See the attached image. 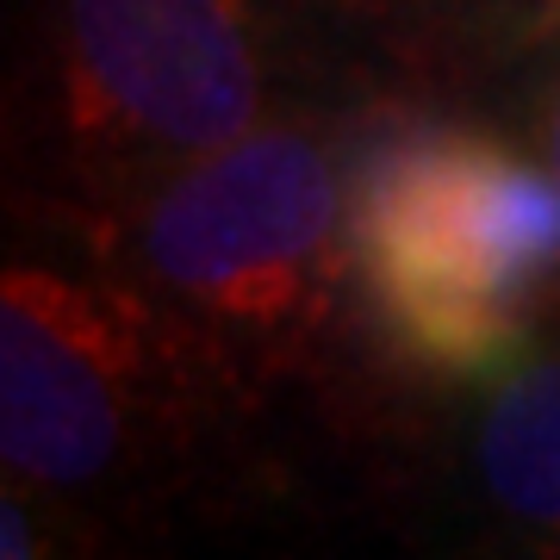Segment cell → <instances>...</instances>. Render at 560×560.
<instances>
[{"mask_svg": "<svg viewBox=\"0 0 560 560\" xmlns=\"http://www.w3.org/2000/svg\"><path fill=\"white\" fill-rule=\"evenodd\" d=\"M368 113L261 125L106 206L20 219L75 237L175 312L231 374L305 499H374L411 405L374 355L349 256V168Z\"/></svg>", "mask_w": 560, "mask_h": 560, "instance_id": "obj_1", "label": "cell"}, {"mask_svg": "<svg viewBox=\"0 0 560 560\" xmlns=\"http://www.w3.org/2000/svg\"><path fill=\"white\" fill-rule=\"evenodd\" d=\"M0 486L50 504L75 555L305 499L175 312L75 237L20 219L0 268Z\"/></svg>", "mask_w": 560, "mask_h": 560, "instance_id": "obj_2", "label": "cell"}, {"mask_svg": "<svg viewBox=\"0 0 560 560\" xmlns=\"http://www.w3.org/2000/svg\"><path fill=\"white\" fill-rule=\"evenodd\" d=\"M423 94L368 0H7V219H69L280 119Z\"/></svg>", "mask_w": 560, "mask_h": 560, "instance_id": "obj_3", "label": "cell"}, {"mask_svg": "<svg viewBox=\"0 0 560 560\" xmlns=\"http://www.w3.org/2000/svg\"><path fill=\"white\" fill-rule=\"evenodd\" d=\"M349 256L405 393L492 386L560 337V175L467 94H399L361 119Z\"/></svg>", "mask_w": 560, "mask_h": 560, "instance_id": "obj_4", "label": "cell"}, {"mask_svg": "<svg viewBox=\"0 0 560 560\" xmlns=\"http://www.w3.org/2000/svg\"><path fill=\"white\" fill-rule=\"evenodd\" d=\"M374 499L411 529L560 555V337L474 393H411Z\"/></svg>", "mask_w": 560, "mask_h": 560, "instance_id": "obj_5", "label": "cell"}, {"mask_svg": "<svg viewBox=\"0 0 560 560\" xmlns=\"http://www.w3.org/2000/svg\"><path fill=\"white\" fill-rule=\"evenodd\" d=\"M386 44L423 81V94H474L492 57L504 0H368Z\"/></svg>", "mask_w": 560, "mask_h": 560, "instance_id": "obj_6", "label": "cell"}, {"mask_svg": "<svg viewBox=\"0 0 560 560\" xmlns=\"http://www.w3.org/2000/svg\"><path fill=\"white\" fill-rule=\"evenodd\" d=\"M467 101L492 106V113L560 175V38L529 50V57H517L511 69H499V75L486 81L480 94H467Z\"/></svg>", "mask_w": 560, "mask_h": 560, "instance_id": "obj_7", "label": "cell"}, {"mask_svg": "<svg viewBox=\"0 0 560 560\" xmlns=\"http://www.w3.org/2000/svg\"><path fill=\"white\" fill-rule=\"evenodd\" d=\"M560 38V0H504V20L499 32H492V57H486V75L480 88L499 69H511L517 57H529V50H541V44H555ZM474 88V94H480Z\"/></svg>", "mask_w": 560, "mask_h": 560, "instance_id": "obj_8", "label": "cell"}]
</instances>
